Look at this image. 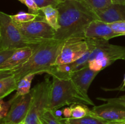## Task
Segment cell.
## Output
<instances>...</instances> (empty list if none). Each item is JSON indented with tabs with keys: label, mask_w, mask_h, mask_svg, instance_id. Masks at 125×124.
Here are the masks:
<instances>
[{
	"label": "cell",
	"mask_w": 125,
	"mask_h": 124,
	"mask_svg": "<svg viewBox=\"0 0 125 124\" xmlns=\"http://www.w3.org/2000/svg\"><path fill=\"white\" fill-rule=\"evenodd\" d=\"M56 8L59 13V28L55 32L54 40L64 41L73 37H84L85 28L92 21L98 19L84 0L64 1Z\"/></svg>",
	"instance_id": "cell-1"
},
{
	"label": "cell",
	"mask_w": 125,
	"mask_h": 124,
	"mask_svg": "<svg viewBox=\"0 0 125 124\" xmlns=\"http://www.w3.org/2000/svg\"><path fill=\"white\" fill-rule=\"evenodd\" d=\"M64 41L51 40L39 44L29 60L21 68L7 72L15 78L17 83L29 74L47 73L54 64Z\"/></svg>",
	"instance_id": "cell-2"
},
{
	"label": "cell",
	"mask_w": 125,
	"mask_h": 124,
	"mask_svg": "<svg viewBox=\"0 0 125 124\" xmlns=\"http://www.w3.org/2000/svg\"><path fill=\"white\" fill-rule=\"evenodd\" d=\"M50 99L48 110L56 111L66 105L83 103L95 106L94 102L83 93L71 79L52 77Z\"/></svg>",
	"instance_id": "cell-3"
},
{
	"label": "cell",
	"mask_w": 125,
	"mask_h": 124,
	"mask_svg": "<svg viewBox=\"0 0 125 124\" xmlns=\"http://www.w3.org/2000/svg\"><path fill=\"white\" fill-rule=\"evenodd\" d=\"M92 40L94 47L90 53L89 67L90 69L100 72L118 60L125 59V47L111 44L109 41Z\"/></svg>",
	"instance_id": "cell-4"
},
{
	"label": "cell",
	"mask_w": 125,
	"mask_h": 124,
	"mask_svg": "<svg viewBox=\"0 0 125 124\" xmlns=\"http://www.w3.org/2000/svg\"><path fill=\"white\" fill-rule=\"evenodd\" d=\"M40 44L26 38L17 27L11 15L0 12V50L26 47L35 49Z\"/></svg>",
	"instance_id": "cell-5"
},
{
	"label": "cell",
	"mask_w": 125,
	"mask_h": 124,
	"mask_svg": "<svg viewBox=\"0 0 125 124\" xmlns=\"http://www.w3.org/2000/svg\"><path fill=\"white\" fill-rule=\"evenodd\" d=\"M51 86V81L50 78L46 77L43 81L32 89V102L23 124H40L39 119L48 109Z\"/></svg>",
	"instance_id": "cell-6"
},
{
	"label": "cell",
	"mask_w": 125,
	"mask_h": 124,
	"mask_svg": "<svg viewBox=\"0 0 125 124\" xmlns=\"http://www.w3.org/2000/svg\"><path fill=\"white\" fill-rule=\"evenodd\" d=\"M15 23L23 35L32 41L43 43L54 38L55 30L45 21L43 15L40 14L35 20L28 23Z\"/></svg>",
	"instance_id": "cell-7"
},
{
	"label": "cell",
	"mask_w": 125,
	"mask_h": 124,
	"mask_svg": "<svg viewBox=\"0 0 125 124\" xmlns=\"http://www.w3.org/2000/svg\"><path fill=\"white\" fill-rule=\"evenodd\" d=\"M87 41L84 37H73L64 40L55 65L72 63L81 58L88 50Z\"/></svg>",
	"instance_id": "cell-8"
},
{
	"label": "cell",
	"mask_w": 125,
	"mask_h": 124,
	"mask_svg": "<svg viewBox=\"0 0 125 124\" xmlns=\"http://www.w3.org/2000/svg\"><path fill=\"white\" fill-rule=\"evenodd\" d=\"M32 92L13 100L8 114L1 120V124H22L24 123L32 102Z\"/></svg>",
	"instance_id": "cell-9"
},
{
	"label": "cell",
	"mask_w": 125,
	"mask_h": 124,
	"mask_svg": "<svg viewBox=\"0 0 125 124\" xmlns=\"http://www.w3.org/2000/svg\"><path fill=\"white\" fill-rule=\"evenodd\" d=\"M90 114L107 122H125V106L115 102L95 105Z\"/></svg>",
	"instance_id": "cell-10"
},
{
	"label": "cell",
	"mask_w": 125,
	"mask_h": 124,
	"mask_svg": "<svg viewBox=\"0 0 125 124\" xmlns=\"http://www.w3.org/2000/svg\"><path fill=\"white\" fill-rule=\"evenodd\" d=\"M117 36L120 35L111 29L108 23L100 19L92 21L84 32V37L86 39L109 41Z\"/></svg>",
	"instance_id": "cell-11"
},
{
	"label": "cell",
	"mask_w": 125,
	"mask_h": 124,
	"mask_svg": "<svg viewBox=\"0 0 125 124\" xmlns=\"http://www.w3.org/2000/svg\"><path fill=\"white\" fill-rule=\"evenodd\" d=\"M34 50L30 47L17 49L9 59L0 64V72H11L21 68L29 60Z\"/></svg>",
	"instance_id": "cell-12"
},
{
	"label": "cell",
	"mask_w": 125,
	"mask_h": 124,
	"mask_svg": "<svg viewBox=\"0 0 125 124\" xmlns=\"http://www.w3.org/2000/svg\"><path fill=\"white\" fill-rule=\"evenodd\" d=\"M99 72L92 70L87 66L72 73L71 79L83 93L89 96L88 90Z\"/></svg>",
	"instance_id": "cell-13"
},
{
	"label": "cell",
	"mask_w": 125,
	"mask_h": 124,
	"mask_svg": "<svg viewBox=\"0 0 125 124\" xmlns=\"http://www.w3.org/2000/svg\"><path fill=\"white\" fill-rule=\"evenodd\" d=\"M98 19L107 23L125 21V4H112L104 9L95 12Z\"/></svg>",
	"instance_id": "cell-14"
},
{
	"label": "cell",
	"mask_w": 125,
	"mask_h": 124,
	"mask_svg": "<svg viewBox=\"0 0 125 124\" xmlns=\"http://www.w3.org/2000/svg\"><path fill=\"white\" fill-rule=\"evenodd\" d=\"M40 11L42 12L44 18L48 24L55 30V32L57 31L59 28V13L58 9L53 6H48L42 8Z\"/></svg>",
	"instance_id": "cell-15"
},
{
	"label": "cell",
	"mask_w": 125,
	"mask_h": 124,
	"mask_svg": "<svg viewBox=\"0 0 125 124\" xmlns=\"http://www.w3.org/2000/svg\"><path fill=\"white\" fill-rule=\"evenodd\" d=\"M18 83L13 75L0 79V99H2L17 89Z\"/></svg>",
	"instance_id": "cell-16"
},
{
	"label": "cell",
	"mask_w": 125,
	"mask_h": 124,
	"mask_svg": "<svg viewBox=\"0 0 125 124\" xmlns=\"http://www.w3.org/2000/svg\"><path fill=\"white\" fill-rule=\"evenodd\" d=\"M59 119L63 124H107V123L106 120L90 114L79 119L62 117Z\"/></svg>",
	"instance_id": "cell-17"
},
{
	"label": "cell",
	"mask_w": 125,
	"mask_h": 124,
	"mask_svg": "<svg viewBox=\"0 0 125 124\" xmlns=\"http://www.w3.org/2000/svg\"><path fill=\"white\" fill-rule=\"evenodd\" d=\"M35 75H36L35 74H29L22 78L18 83L16 94L12 98L15 99L19 96H24V95L29 94L31 91V86L32 80Z\"/></svg>",
	"instance_id": "cell-18"
},
{
	"label": "cell",
	"mask_w": 125,
	"mask_h": 124,
	"mask_svg": "<svg viewBox=\"0 0 125 124\" xmlns=\"http://www.w3.org/2000/svg\"><path fill=\"white\" fill-rule=\"evenodd\" d=\"M72 115L71 117L79 119L90 114V109L87 106V105L83 103H74L70 106Z\"/></svg>",
	"instance_id": "cell-19"
},
{
	"label": "cell",
	"mask_w": 125,
	"mask_h": 124,
	"mask_svg": "<svg viewBox=\"0 0 125 124\" xmlns=\"http://www.w3.org/2000/svg\"><path fill=\"white\" fill-rule=\"evenodd\" d=\"M40 14V13H32L31 12L26 13V12H20L15 15H11V17L13 21L15 23H26L35 20Z\"/></svg>",
	"instance_id": "cell-20"
},
{
	"label": "cell",
	"mask_w": 125,
	"mask_h": 124,
	"mask_svg": "<svg viewBox=\"0 0 125 124\" xmlns=\"http://www.w3.org/2000/svg\"><path fill=\"white\" fill-rule=\"evenodd\" d=\"M40 124H63L52 110H46L39 119Z\"/></svg>",
	"instance_id": "cell-21"
},
{
	"label": "cell",
	"mask_w": 125,
	"mask_h": 124,
	"mask_svg": "<svg viewBox=\"0 0 125 124\" xmlns=\"http://www.w3.org/2000/svg\"><path fill=\"white\" fill-rule=\"evenodd\" d=\"M84 1L94 12L107 8L113 4L111 0H84Z\"/></svg>",
	"instance_id": "cell-22"
},
{
	"label": "cell",
	"mask_w": 125,
	"mask_h": 124,
	"mask_svg": "<svg viewBox=\"0 0 125 124\" xmlns=\"http://www.w3.org/2000/svg\"><path fill=\"white\" fill-rule=\"evenodd\" d=\"M111 29L118 35L120 36L125 35V21L114 22V23H108Z\"/></svg>",
	"instance_id": "cell-23"
},
{
	"label": "cell",
	"mask_w": 125,
	"mask_h": 124,
	"mask_svg": "<svg viewBox=\"0 0 125 124\" xmlns=\"http://www.w3.org/2000/svg\"><path fill=\"white\" fill-rule=\"evenodd\" d=\"M13 100L11 98L7 102H4L2 99L0 100V119L2 120L6 117L10 110Z\"/></svg>",
	"instance_id": "cell-24"
},
{
	"label": "cell",
	"mask_w": 125,
	"mask_h": 124,
	"mask_svg": "<svg viewBox=\"0 0 125 124\" xmlns=\"http://www.w3.org/2000/svg\"><path fill=\"white\" fill-rule=\"evenodd\" d=\"M34 1L40 9L48 6L57 7V6L61 2H62L59 0H34Z\"/></svg>",
	"instance_id": "cell-25"
},
{
	"label": "cell",
	"mask_w": 125,
	"mask_h": 124,
	"mask_svg": "<svg viewBox=\"0 0 125 124\" xmlns=\"http://www.w3.org/2000/svg\"><path fill=\"white\" fill-rule=\"evenodd\" d=\"M17 49L13 48L0 50V64H2L6 61L9 59Z\"/></svg>",
	"instance_id": "cell-26"
},
{
	"label": "cell",
	"mask_w": 125,
	"mask_h": 124,
	"mask_svg": "<svg viewBox=\"0 0 125 124\" xmlns=\"http://www.w3.org/2000/svg\"><path fill=\"white\" fill-rule=\"evenodd\" d=\"M20 2L25 5L30 10L31 13H40V9L39 8L34 0H18Z\"/></svg>",
	"instance_id": "cell-27"
},
{
	"label": "cell",
	"mask_w": 125,
	"mask_h": 124,
	"mask_svg": "<svg viewBox=\"0 0 125 124\" xmlns=\"http://www.w3.org/2000/svg\"><path fill=\"white\" fill-rule=\"evenodd\" d=\"M96 99L100 100L101 101H104L106 102H115L118 103L120 104L123 105L125 106V94L118 97H115V98H103V97H97Z\"/></svg>",
	"instance_id": "cell-28"
},
{
	"label": "cell",
	"mask_w": 125,
	"mask_h": 124,
	"mask_svg": "<svg viewBox=\"0 0 125 124\" xmlns=\"http://www.w3.org/2000/svg\"><path fill=\"white\" fill-rule=\"evenodd\" d=\"M125 88V74L124 76V79H123V83L122 85L120 86L117 88H102L103 90L106 91H120L122 89Z\"/></svg>",
	"instance_id": "cell-29"
},
{
	"label": "cell",
	"mask_w": 125,
	"mask_h": 124,
	"mask_svg": "<svg viewBox=\"0 0 125 124\" xmlns=\"http://www.w3.org/2000/svg\"><path fill=\"white\" fill-rule=\"evenodd\" d=\"M63 115H64V118H71V115H72V111H71L70 108H65L63 109Z\"/></svg>",
	"instance_id": "cell-30"
},
{
	"label": "cell",
	"mask_w": 125,
	"mask_h": 124,
	"mask_svg": "<svg viewBox=\"0 0 125 124\" xmlns=\"http://www.w3.org/2000/svg\"><path fill=\"white\" fill-rule=\"evenodd\" d=\"M114 4H125V0H111Z\"/></svg>",
	"instance_id": "cell-31"
},
{
	"label": "cell",
	"mask_w": 125,
	"mask_h": 124,
	"mask_svg": "<svg viewBox=\"0 0 125 124\" xmlns=\"http://www.w3.org/2000/svg\"><path fill=\"white\" fill-rule=\"evenodd\" d=\"M107 124H125V122H107Z\"/></svg>",
	"instance_id": "cell-32"
},
{
	"label": "cell",
	"mask_w": 125,
	"mask_h": 124,
	"mask_svg": "<svg viewBox=\"0 0 125 124\" xmlns=\"http://www.w3.org/2000/svg\"><path fill=\"white\" fill-rule=\"evenodd\" d=\"M61 2H64V1H72V0H59Z\"/></svg>",
	"instance_id": "cell-33"
},
{
	"label": "cell",
	"mask_w": 125,
	"mask_h": 124,
	"mask_svg": "<svg viewBox=\"0 0 125 124\" xmlns=\"http://www.w3.org/2000/svg\"><path fill=\"white\" fill-rule=\"evenodd\" d=\"M120 91H125V88H123V89H122V90H121Z\"/></svg>",
	"instance_id": "cell-34"
},
{
	"label": "cell",
	"mask_w": 125,
	"mask_h": 124,
	"mask_svg": "<svg viewBox=\"0 0 125 124\" xmlns=\"http://www.w3.org/2000/svg\"></svg>",
	"instance_id": "cell-35"
}]
</instances>
